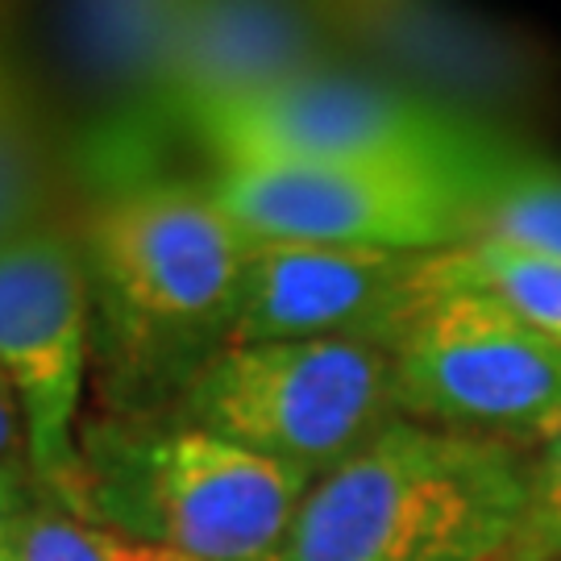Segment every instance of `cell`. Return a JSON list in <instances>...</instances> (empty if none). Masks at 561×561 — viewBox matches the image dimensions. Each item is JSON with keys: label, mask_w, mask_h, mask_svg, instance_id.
<instances>
[{"label": "cell", "mask_w": 561, "mask_h": 561, "mask_svg": "<svg viewBox=\"0 0 561 561\" xmlns=\"http://www.w3.org/2000/svg\"><path fill=\"white\" fill-rule=\"evenodd\" d=\"M18 83V76H13V67H9V50H4V42H0V92L4 88H13Z\"/></svg>", "instance_id": "obj_19"}, {"label": "cell", "mask_w": 561, "mask_h": 561, "mask_svg": "<svg viewBox=\"0 0 561 561\" xmlns=\"http://www.w3.org/2000/svg\"><path fill=\"white\" fill-rule=\"evenodd\" d=\"M80 245L92 296L125 345L225 350L250 233L225 213L213 183L150 175L104 187Z\"/></svg>", "instance_id": "obj_3"}, {"label": "cell", "mask_w": 561, "mask_h": 561, "mask_svg": "<svg viewBox=\"0 0 561 561\" xmlns=\"http://www.w3.org/2000/svg\"><path fill=\"white\" fill-rule=\"evenodd\" d=\"M524 503V449L396 416L312 482L279 561H507Z\"/></svg>", "instance_id": "obj_1"}, {"label": "cell", "mask_w": 561, "mask_h": 561, "mask_svg": "<svg viewBox=\"0 0 561 561\" xmlns=\"http://www.w3.org/2000/svg\"><path fill=\"white\" fill-rule=\"evenodd\" d=\"M470 241H500L561 259V162L516 138L507 141L486 167Z\"/></svg>", "instance_id": "obj_12"}, {"label": "cell", "mask_w": 561, "mask_h": 561, "mask_svg": "<svg viewBox=\"0 0 561 561\" xmlns=\"http://www.w3.org/2000/svg\"><path fill=\"white\" fill-rule=\"evenodd\" d=\"M88 516L180 561H279L317 474L196 428L101 433L83 449Z\"/></svg>", "instance_id": "obj_2"}, {"label": "cell", "mask_w": 561, "mask_h": 561, "mask_svg": "<svg viewBox=\"0 0 561 561\" xmlns=\"http://www.w3.org/2000/svg\"><path fill=\"white\" fill-rule=\"evenodd\" d=\"M387 354L403 421L524 454L561 428V345L482 291L428 283Z\"/></svg>", "instance_id": "obj_6"}, {"label": "cell", "mask_w": 561, "mask_h": 561, "mask_svg": "<svg viewBox=\"0 0 561 561\" xmlns=\"http://www.w3.org/2000/svg\"><path fill=\"white\" fill-rule=\"evenodd\" d=\"M187 134L217 162V171L358 162L479 167L512 138L507 129L461 117L354 62L324 67L262 96L217 108Z\"/></svg>", "instance_id": "obj_4"}, {"label": "cell", "mask_w": 561, "mask_h": 561, "mask_svg": "<svg viewBox=\"0 0 561 561\" xmlns=\"http://www.w3.org/2000/svg\"><path fill=\"white\" fill-rule=\"evenodd\" d=\"M345 62L324 4L183 0L162 71L154 129H192L201 117L262 96L279 83Z\"/></svg>", "instance_id": "obj_11"}, {"label": "cell", "mask_w": 561, "mask_h": 561, "mask_svg": "<svg viewBox=\"0 0 561 561\" xmlns=\"http://www.w3.org/2000/svg\"><path fill=\"white\" fill-rule=\"evenodd\" d=\"M55 150L18 80L0 92V250L55 225Z\"/></svg>", "instance_id": "obj_14"}, {"label": "cell", "mask_w": 561, "mask_h": 561, "mask_svg": "<svg viewBox=\"0 0 561 561\" xmlns=\"http://www.w3.org/2000/svg\"><path fill=\"white\" fill-rule=\"evenodd\" d=\"M433 254L250 238L225 345L358 337L387 350L428 296Z\"/></svg>", "instance_id": "obj_10"}, {"label": "cell", "mask_w": 561, "mask_h": 561, "mask_svg": "<svg viewBox=\"0 0 561 561\" xmlns=\"http://www.w3.org/2000/svg\"><path fill=\"white\" fill-rule=\"evenodd\" d=\"M38 495L30 461H0V561H21L25 516Z\"/></svg>", "instance_id": "obj_17"}, {"label": "cell", "mask_w": 561, "mask_h": 561, "mask_svg": "<svg viewBox=\"0 0 561 561\" xmlns=\"http://www.w3.org/2000/svg\"><path fill=\"white\" fill-rule=\"evenodd\" d=\"M428 283L482 291L561 345V259L512 250L500 241H461L433 254Z\"/></svg>", "instance_id": "obj_13"}, {"label": "cell", "mask_w": 561, "mask_h": 561, "mask_svg": "<svg viewBox=\"0 0 561 561\" xmlns=\"http://www.w3.org/2000/svg\"><path fill=\"white\" fill-rule=\"evenodd\" d=\"M495 154L479 167L358 162L217 171L213 192L250 238L442 254L474 238L482 180Z\"/></svg>", "instance_id": "obj_7"}, {"label": "cell", "mask_w": 561, "mask_h": 561, "mask_svg": "<svg viewBox=\"0 0 561 561\" xmlns=\"http://www.w3.org/2000/svg\"><path fill=\"white\" fill-rule=\"evenodd\" d=\"M324 13L345 62L495 129L533 108L549 83L537 42L495 18L408 0L324 4Z\"/></svg>", "instance_id": "obj_9"}, {"label": "cell", "mask_w": 561, "mask_h": 561, "mask_svg": "<svg viewBox=\"0 0 561 561\" xmlns=\"http://www.w3.org/2000/svg\"><path fill=\"white\" fill-rule=\"evenodd\" d=\"M21 561H180L167 549L138 541L113 524H101L67 507L59 495L38 486L21 533Z\"/></svg>", "instance_id": "obj_15"}, {"label": "cell", "mask_w": 561, "mask_h": 561, "mask_svg": "<svg viewBox=\"0 0 561 561\" xmlns=\"http://www.w3.org/2000/svg\"><path fill=\"white\" fill-rule=\"evenodd\" d=\"M396 416L382 345L312 337L217 350L187 375L180 421L321 479Z\"/></svg>", "instance_id": "obj_5"}, {"label": "cell", "mask_w": 561, "mask_h": 561, "mask_svg": "<svg viewBox=\"0 0 561 561\" xmlns=\"http://www.w3.org/2000/svg\"><path fill=\"white\" fill-rule=\"evenodd\" d=\"M0 461H30L25 458V421H21V403L4 375H0Z\"/></svg>", "instance_id": "obj_18"}, {"label": "cell", "mask_w": 561, "mask_h": 561, "mask_svg": "<svg viewBox=\"0 0 561 561\" xmlns=\"http://www.w3.org/2000/svg\"><path fill=\"white\" fill-rule=\"evenodd\" d=\"M507 561H561V428L528 454V503Z\"/></svg>", "instance_id": "obj_16"}, {"label": "cell", "mask_w": 561, "mask_h": 561, "mask_svg": "<svg viewBox=\"0 0 561 561\" xmlns=\"http://www.w3.org/2000/svg\"><path fill=\"white\" fill-rule=\"evenodd\" d=\"M92 275L59 225L0 250V375L25 421L38 486L88 516L80 403L92 362Z\"/></svg>", "instance_id": "obj_8"}]
</instances>
